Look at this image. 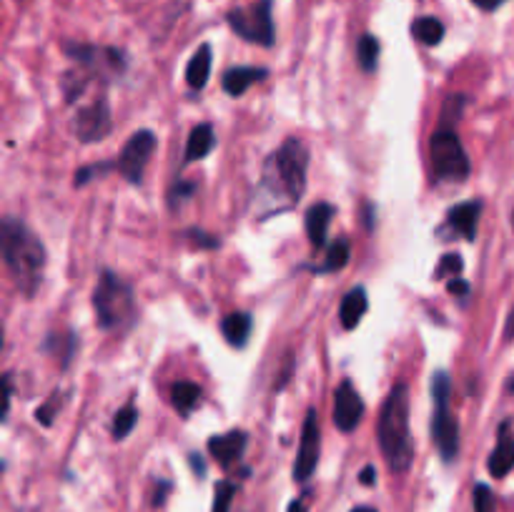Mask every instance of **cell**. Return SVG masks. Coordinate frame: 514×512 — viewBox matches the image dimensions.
<instances>
[{
  "instance_id": "cell-34",
  "label": "cell",
  "mask_w": 514,
  "mask_h": 512,
  "mask_svg": "<svg viewBox=\"0 0 514 512\" xmlns=\"http://www.w3.org/2000/svg\"><path fill=\"white\" fill-rule=\"evenodd\" d=\"M53 410H56V400L48 402L45 407H41V410L36 412V419H38L41 425H51V422H53Z\"/></svg>"
},
{
  "instance_id": "cell-38",
  "label": "cell",
  "mask_w": 514,
  "mask_h": 512,
  "mask_svg": "<svg viewBox=\"0 0 514 512\" xmlns=\"http://www.w3.org/2000/svg\"><path fill=\"white\" fill-rule=\"evenodd\" d=\"M374 475H376L374 465H366V467H364L362 475H359V483H364V484H374Z\"/></svg>"
},
{
  "instance_id": "cell-31",
  "label": "cell",
  "mask_w": 514,
  "mask_h": 512,
  "mask_svg": "<svg viewBox=\"0 0 514 512\" xmlns=\"http://www.w3.org/2000/svg\"><path fill=\"white\" fill-rule=\"evenodd\" d=\"M186 236L194 239L198 247H206V249H216V247H219V239H213V236L209 239V234H204V232H198V229H189Z\"/></svg>"
},
{
  "instance_id": "cell-21",
  "label": "cell",
  "mask_w": 514,
  "mask_h": 512,
  "mask_svg": "<svg viewBox=\"0 0 514 512\" xmlns=\"http://www.w3.org/2000/svg\"><path fill=\"white\" fill-rule=\"evenodd\" d=\"M209 76H211V45H201L198 51L194 53V58L189 61V66H186V84L196 88V91H201L204 85L209 84Z\"/></svg>"
},
{
  "instance_id": "cell-30",
  "label": "cell",
  "mask_w": 514,
  "mask_h": 512,
  "mask_svg": "<svg viewBox=\"0 0 514 512\" xmlns=\"http://www.w3.org/2000/svg\"><path fill=\"white\" fill-rule=\"evenodd\" d=\"M474 512H494V495L482 483L474 487Z\"/></svg>"
},
{
  "instance_id": "cell-44",
  "label": "cell",
  "mask_w": 514,
  "mask_h": 512,
  "mask_svg": "<svg viewBox=\"0 0 514 512\" xmlns=\"http://www.w3.org/2000/svg\"><path fill=\"white\" fill-rule=\"evenodd\" d=\"M510 389H512V392H514V377H512V382H510Z\"/></svg>"
},
{
  "instance_id": "cell-29",
  "label": "cell",
  "mask_w": 514,
  "mask_h": 512,
  "mask_svg": "<svg viewBox=\"0 0 514 512\" xmlns=\"http://www.w3.org/2000/svg\"><path fill=\"white\" fill-rule=\"evenodd\" d=\"M462 109H464V96L446 98L445 109H442V128H452V126L457 124Z\"/></svg>"
},
{
  "instance_id": "cell-27",
  "label": "cell",
  "mask_w": 514,
  "mask_h": 512,
  "mask_svg": "<svg viewBox=\"0 0 514 512\" xmlns=\"http://www.w3.org/2000/svg\"><path fill=\"white\" fill-rule=\"evenodd\" d=\"M462 269H464V262H462V256L459 254H445L442 256V262L437 264V269H434V279H445V277H459L462 274Z\"/></svg>"
},
{
  "instance_id": "cell-3",
  "label": "cell",
  "mask_w": 514,
  "mask_h": 512,
  "mask_svg": "<svg viewBox=\"0 0 514 512\" xmlns=\"http://www.w3.org/2000/svg\"><path fill=\"white\" fill-rule=\"evenodd\" d=\"M306 167L309 151L301 141L289 139L269 156L264 164L261 186L271 199H277V207H293L306 191Z\"/></svg>"
},
{
  "instance_id": "cell-2",
  "label": "cell",
  "mask_w": 514,
  "mask_h": 512,
  "mask_svg": "<svg viewBox=\"0 0 514 512\" xmlns=\"http://www.w3.org/2000/svg\"><path fill=\"white\" fill-rule=\"evenodd\" d=\"M376 437L390 470L397 475L409 470L414 457V444H412V429H409V387L404 382L391 387L379 415Z\"/></svg>"
},
{
  "instance_id": "cell-28",
  "label": "cell",
  "mask_w": 514,
  "mask_h": 512,
  "mask_svg": "<svg viewBox=\"0 0 514 512\" xmlns=\"http://www.w3.org/2000/svg\"><path fill=\"white\" fill-rule=\"evenodd\" d=\"M237 495V484L234 483H219L216 492H213V512H229L231 510V500Z\"/></svg>"
},
{
  "instance_id": "cell-42",
  "label": "cell",
  "mask_w": 514,
  "mask_h": 512,
  "mask_svg": "<svg viewBox=\"0 0 514 512\" xmlns=\"http://www.w3.org/2000/svg\"><path fill=\"white\" fill-rule=\"evenodd\" d=\"M289 512H306V505L301 500H293L292 505H289Z\"/></svg>"
},
{
  "instance_id": "cell-35",
  "label": "cell",
  "mask_w": 514,
  "mask_h": 512,
  "mask_svg": "<svg viewBox=\"0 0 514 512\" xmlns=\"http://www.w3.org/2000/svg\"><path fill=\"white\" fill-rule=\"evenodd\" d=\"M446 289H449V294H454V297H464V294L470 291V284H467L462 277H454L449 284H446Z\"/></svg>"
},
{
  "instance_id": "cell-32",
  "label": "cell",
  "mask_w": 514,
  "mask_h": 512,
  "mask_svg": "<svg viewBox=\"0 0 514 512\" xmlns=\"http://www.w3.org/2000/svg\"><path fill=\"white\" fill-rule=\"evenodd\" d=\"M194 191H196L194 183H176V186L171 189V207H176L179 199H189Z\"/></svg>"
},
{
  "instance_id": "cell-22",
  "label": "cell",
  "mask_w": 514,
  "mask_h": 512,
  "mask_svg": "<svg viewBox=\"0 0 514 512\" xmlns=\"http://www.w3.org/2000/svg\"><path fill=\"white\" fill-rule=\"evenodd\" d=\"M349 254H351V244L349 239H336L333 244H329L326 256L319 266H314L317 274H333V272H341L349 264Z\"/></svg>"
},
{
  "instance_id": "cell-39",
  "label": "cell",
  "mask_w": 514,
  "mask_h": 512,
  "mask_svg": "<svg viewBox=\"0 0 514 512\" xmlns=\"http://www.w3.org/2000/svg\"><path fill=\"white\" fill-rule=\"evenodd\" d=\"M171 490V484L164 483L161 487H158V492H156V498H153V505L158 508V505H164V500H166V492Z\"/></svg>"
},
{
  "instance_id": "cell-16",
  "label": "cell",
  "mask_w": 514,
  "mask_h": 512,
  "mask_svg": "<svg viewBox=\"0 0 514 512\" xmlns=\"http://www.w3.org/2000/svg\"><path fill=\"white\" fill-rule=\"evenodd\" d=\"M333 219V207L332 204H314V207L306 211V236L309 241L321 249L326 244V234H329V223Z\"/></svg>"
},
{
  "instance_id": "cell-11",
  "label": "cell",
  "mask_w": 514,
  "mask_h": 512,
  "mask_svg": "<svg viewBox=\"0 0 514 512\" xmlns=\"http://www.w3.org/2000/svg\"><path fill=\"white\" fill-rule=\"evenodd\" d=\"M66 53L73 61H78L91 73H124V53L113 48H93V45H66Z\"/></svg>"
},
{
  "instance_id": "cell-33",
  "label": "cell",
  "mask_w": 514,
  "mask_h": 512,
  "mask_svg": "<svg viewBox=\"0 0 514 512\" xmlns=\"http://www.w3.org/2000/svg\"><path fill=\"white\" fill-rule=\"evenodd\" d=\"M108 168H111V164H93V167L81 168V171L76 174V183L81 186L85 181H91V174H100V171H108Z\"/></svg>"
},
{
  "instance_id": "cell-14",
  "label": "cell",
  "mask_w": 514,
  "mask_h": 512,
  "mask_svg": "<svg viewBox=\"0 0 514 512\" xmlns=\"http://www.w3.org/2000/svg\"><path fill=\"white\" fill-rule=\"evenodd\" d=\"M479 214H482V201H464V204L449 208L446 223H449V229L457 236H464L467 241H474Z\"/></svg>"
},
{
  "instance_id": "cell-9",
  "label": "cell",
  "mask_w": 514,
  "mask_h": 512,
  "mask_svg": "<svg viewBox=\"0 0 514 512\" xmlns=\"http://www.w3.org/2000/svg\"><path fill=\"white\" fill-rule=\"evenodd\" d=\"M156 134L153 131H136L131 139L125 141V146L121 149V156H118V168L125 176V181L131 183H141L143 179V171L151 161L153 151H156Z\"/></svg>"
},
{
  "instance_id": "cell-7",
  "label": "cell",
  "mask_w": 514,
  "mask_h": 512,
  "mask_svg": "<svg viewBox=\"0 0 514 512\" xmlns=\"http://www.w3.org/2000/svg\"><path fill=\"white\" fill-rule=\"evenodd\" d=\"M231 30L244 41L259 45H274V18H271V0H259L249 8H237L226 15Z\"/></svg>"
},
{
  "instance_id": "cell-4",
  "label": "cell",
  "mask_w": 514,
  "mask_h": 512,
  "mask_svg": "<svg viewBox=\"0 0 514 512\" xmlns=\"http://www.w3.org/2000/svg\"><path fill=\"white\" fill-rule=\"evenodd\" d=\"M93 309H96L98 327L103 332H125L136 324V317H139L133 291L113 272H103L98 277L96 291H93Z\"/></svg>"
},
{
  "instance_id": "cell-43",
  "label": "cell",
  "mask_w": 514,
  "mask_h": 512,
  "mask_svg": "<svg viewBox=\"0 0 514 512\" xmlns=\"http://www.w3.org/2000/svg\"><path fill=\"white\" fill-rule=\"evenodd\" d=\"M351 512H376V510H372V508H354Z\"/></svg>"
},
{
  "instance_id": "cell-20",
  "label": "cell",
  "mask_w": 514,
  "mask_h": 512,
  "mask_svg": "<svg viewBox=\"0 0 514 512\" xmlns=\"http://www.w3.org/2000/svg\"><path fill=\"white\" fill-rule=\"evenodd\" d=\"M251 329H253V319L246 312H234L221 321V332L226 342L231 346H244L249 342Z\"/></svg>"
},
{
  "instance_id": "cell-15",
  "label": "cell",
  "mask_w": 514,
  "mask_h": 512,
  "mask_svg": "<svg viewBox=\"0 0 514 512\" xmlns=\"http://www.w3.org/2000/svg\"><path fill=\"white\" fill-rule=\"evenodd\" d=\"M489 475L492 477H507L514 467V437L510 435V427L507 425H502L500 427V440H497V447L492 450V455H489Z\"/></svg>"
},
{
  "instance_id": "cell-41",
  "label": "cell",
  "mask_w": 514,
  "mask_h": 512,
  "mask_svg": "<svg viewBox=\"0 0 514 512\" xmlns=\"http://www.w3.org/2000/svg\"><path fill=\"white\" fill-rule=\"evenodd\" d=\"M504 334H507V339H514V309L510 312V319H507V329H504Z\"/></svg>"
},
{
  "instance_id": "cell-17",
  "label": "cell",
  "mask_w": 514,
  "mask_h": 512,
  "mask_svg": "<svg viewBox=\"0 0 514 512\" xmlns=\"http://www.w3.org/2000/svg\"><path fill=\"white\" fill-rule=\"evenodd\" d=\"M266 78V69H256V66H238V69H229L223 73V91L229 96H241L246 93L251 85L259 84Z\"/></svg>"
},
{
  "instance_id": "cell-23",
  "label": "cell",
  "mask_w": 514,
  "mask_h": 512,
  "mask_svg": "<svg viewBox=\"0 0 514 512\" xmlns=\"http://www.w3.org/2000/svg\"><path fill=\"white\" fill-rule=\"evenodd\" d=\"M171 402L181 412V417L191 415L196 404L201 402V387L196 382H176L171 387Z\"/></svg>"
},
{
  "instance_id": "cell-25",
  "label": "cell",
  "mask_w": 514,
  "mask_h": 512,
  "mask_svg": "<svg viewBox=\"0 0 514 512\" xmlns=\"http://www.w3.org/2000/svg\"><path fill=\"white\" fill-rule=\"evenodd\" d=\"M379 41H376L372 33H364L359 43H357V61L366 73H374L376 63H379Z\"/></svg>"
},
{
  "instance_id": "cell-40",
  "label": "cell",
  "mask_w": 514,
  "mask_h": 512,
  "mask_svg": "<svg viewBox=\"0 0 514 512\" xmlns=\"http://www.w3.org/2000/svg\"><path fill=\"white\" fill-rule=\"evenodd\" d=\"M189 459H191V465H194V472L196 475H204V472H206V465H204V459H198V455H191L189 457Z\"/></svg>"
},
{
  "instance_id": "cell-5",
  "label": "cell",
  "mask_w": 514,
  "mask_h": 512,
  "mask_svg": "<svg viewBox=\"0 0 514 512\" xmlns=\"http://www.w3.org/2000/svg\"><path fill=\"white\" fill-rule=\"evenodd\" d=\"M449 392H452L449 374L434 372L431 377V402H434L431 440L445 462H454V457L459 455V425L449 410Z\"/></svg>"
},
{
  "instance_id": "cell-12",
  "label": "cell",
  "mask_w": 514,
  "mask_h": 512,
  "mask_svg": "<svg viewBox=\"0 0 514 512\" xmlns=\"http://www.w3.org/2000/svg\"><path fill=\"white\" fill-rule=\"evenodd\" d=\"M364 417V402L351 382H341L333 397V422L341 432H354Z\"/></svg>"
},
{
  "instance_id": "cell-24",
  "label": "cell",
  "mask_w": 514,
  "mask_h": 512,
  "mask_svg": "<svg viewBox=\"0 0 514 512\" xmlns=\"http://www.w3.org/2000/svg\"><path fill=\"white\" fill-rule=\"evenodd\" d=\"M412 36L417 38L422 45H437V43H442L445 38V26H442V20H437V18H419L412 23Z\"/></svg>"
},
{
  "instance_id": "cell-6",
  "label": "cell",
  "mask_w": 514,
  "mask_h": 512,
  "mask_svg": "<svg viewBox=\"0 0 514 512\" xmlns=\"http://www.w3.org/2000/svg\"><path fill=\"white\" fill-rule=\"evenodd\" d=\"M434 174L445 181H464L470 176V156L454 128H437L430 141Z\"/></svg>"
},
{
  "instance_id": "cell-1",
  "label": "cell",
  "mask_w": 514,
  "mask_h": 512,
  "mask_svg": "<svg viewBox=\"0 0 514 512\" xmlns=\"http://www.w3.org/2000/svg\"><path fill=\"white\" fill-rule=\"evenodd\" d=\"M0 247H3V259H5L15 287L26 297H33L41 284L43 269H45V249H43L41 239L20 219L5 216L0 226Z\"/></svg>"
},
{
  "instance_id": "cell-13",
  "label": "cell",
  "mask_w": 514,
  "mask_h": 512,
  "mask_svg": "<svg viewBox=\"0 0 514 512\" xmlns=\"http://www.w3.org/2000/svg\"><path fill=\"white\" fill-rule=\"evenodd\" d=\"M249 444V435L244 429H231L226 435H216L209 440L211 457L221 465V467H231L234 462H238Z\"/></svg>"
},
{
  "instance_id": "cell-8",
  "label": "cell",
  "mask_w": 514,
  "mask_h": 512,
  "mask_svg": "<svg viewBox=\"0 0 514 512\" xmlns=\"http://www.w3.org/2000/svg\"><path fill=\"white\" fill-rule=\"evenodd\" d=\"M70 128H73V136L81 143H96V141L106 139L113 128L108 101L106 98H96L93 103L84 106L81 111L73 116Z\"/></svg>"
},
{
  "instance_id": "cell-36",
  "label": "cell",
  "mask_w": 514,
  "mask_h": 512,
  "mask_svg": "<svg viewBox=\"0 0 514 512\" xmlns=\"http://www.w3.org/2000/svg\"><path fill=\"white\" fill-rule=\"evenodd\" d=\"M11 394H13V389H11V377H3V419L8 417V410H11Z\"/></svg>"
},
{
  "instance_id": "cell-10",
  "label": "cell",
  "mask_w": 514,
  "mask_h": 512,
  "mask_svg": "<svg viewBox=\"0 0 514 512\" xmlns=\"http://www.w3.org/2000/svg\"><path fill=\"white\" fill-rule=\"evenodd\" d=\"M321 452V427L319 417L314 410H309L304 417V427H301V443H299V452H296V462H293V480L296 483H306L319 462Z\"/></svg>"
},
{
  "instance_id": "cell-19",
  "label": "cell",
  "mask_w": 514,
  "mask_h": 512,
  "mask_svg": "<svg viewBox=\"0 0 514 512\" xmlns=\"http://www.w3.org/2000/svg\"><path fill=\"white\" fill-rule=\"evenodd\" d=\"M216 146V136H213V126L211 124H201L196 126L189 136V143H186V161L194 164V161H201L206 158Z\"/></svg>"
},
{
  "instance_id": "cell-18",
  "label": "cell",
  "mask_w": 514,
  "mask_h": 512,
  "mask_svg": "<svg viewBox=\"0 0 514 512\" xmlns=\"http://www.w3.org/2000/svg\"><path fill=\"white\" fill-rule=\"evenodd\" d=\"M366 309H369L366 291H364V287H354V289L344 297L341 306H339V321H341V327H344L347 332L357 329L359 321L364 319V314H366Z\"/></svg>"
},
{
  "instance_id": "cell-37",
  "label": "cell",
  "mask_w": 514,
  "mask_h": 512,
  "mask_svg": "<svg viewBox=\"0 0 514 512\" xmlns=\"http://www.w3.org/2000/svg\"><path fill=\"white\" fill-rule=\"evenodd\" d=\"M477 8H482V11H497L502 3H507V0H472Z\"/></svg>"
},
{
  "instance_id": "cell-26",
  "label": "cell",
  "mask_w": 514,
  "mask_h": 512,
  "mask_svg": "<svg viewBox=\"0 0 514 512\" xmlns=\"http://www.w3.org/2000/svg\"><path fill=\"white\" fill-rule=\"evenodd\" d=\"M136 422H139V410L133 404H125L124 410H118V415L113 419V437L116 440L128 437L133 432V427H136Z\"/></svg>"
}]
</instances>
